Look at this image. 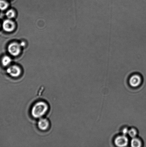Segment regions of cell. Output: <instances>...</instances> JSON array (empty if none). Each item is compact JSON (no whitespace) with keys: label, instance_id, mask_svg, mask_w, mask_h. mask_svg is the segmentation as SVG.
<instances>
[{"label":"cell","instance_id":"cell-1","mask_svg":"<svg viewBox=\"0 0 146 147\" xmlns=\"http://www.w3.org/2000/svg\"><path fill=\"white\" fill-rule=\"evenodd\" d=\"M49 109L48 104L42 101L36 102L32 107L31 114L35 119H41L46 115Z\"/></svg>","mask_w":146,"mask_h":147},{"label":"cell","instance_id":"cell-2","mask_svg":"<svg viewBox=\"0 0 146 147\" xmlns=\"http://www.w3.org/2000/svg\"><path fill=\"white\" fill-rule=\"evenodd\" d=\"M20 44L16 42H13L10 44L8 47V51L10 54L16 57L19 55L21 52Z\"/></svg>","mask_w":146,"mask_h":147},{"label":"cell","instance_id":"cell-3","mask_svg":"<svg viewBox=\"0 0 146 147\" xmlns=\"http://www.w3.org/2000/svg\"><path fill=\"white\" fill-rule=\"evenodd\" d=\"M7 72L11 77L17 78L21 74V71L19 67L17 65H12L8 67Z\"/></svg>","mask_w":146,"mask_h":147},{"label":"cell","instance_id":"cell-4","mask_svg":"<svg viewBox=\"0 0 146 147\" xmlns=\"http://www.w3.org/2000/svg\"><path fill=\"white\" fill-rule=\"evenodd\" d=\"M15 25L13 22L9 20H7L4 21L3 24V28L4 31L7 32H11L15 28Z\"/></svg>","mask_w":146,"mask_h":147},{"label":"cell","instance_id":"cell-5","mask_svg":"<svg viewBox=\"0 0 146 147\" xmlns=\"http://www.w3.org/2000/svg\"><path fill=\"white\" fill-rule=\"evenodd\" d=\"M128 143V140L125 135L119 136L116 138L115 144L119 147L127 146Z\"/></svg>","mask_w":146,"mask_h":147},{"label":"cell","instance_id":"cell-6","mask_svg":"<svg viewBox=\"0 0 146 147\" xmlns=\"http://www.w3.org/2000/svg\"><path fill=\"white\" fill-rule=\"evenodd\" d=\"M50 123L48 119L41 118L38 122V126L40 130L46 131L49 128Z\"/></svg>","mask_w":146,"mask_h":147},{"label":"cell","instance_id":"cell-7","mask_svg":"<svg viewBox=\"0 0 146 147\" xmlns=\"http://www.w3.org/2000/svg\"><path fill=\"white\" fill-rule=\"evenodd\" d=\"M141 82V77L138 75H134L132 76L129 80L130 84L133 87H135L139 86Z\"/></svg>","mask_w":146,"mask_h":147},{"label":"cell","instance_id":"cell-8","mask_svg":"<svg viewBox=\"0 0 146 147\" xmlns=\"http://www.w3.org/2000/svg\"><path fill=\"white\" fill-rule=\"evenodd\" d=\"M131 146L133 147H139L141 145V142L139 139L135 138L131 141Z\"/></svg>","mask_w":146,"mask_h":147},{"label":"cell","instance_id":"cell-9","mask_svg":"<svg viewBox=\"0 0 146 147\" xmlns=\"http://www.w3.org/2000/svg\"><path fill=\"white\" fill-rule=\"evenodd\" d=\"M11 61V59L9 57L7 56H5L3 57L1 62H2L3 66L6 67V66L9 65Z\"/></svg>","mask_w":146,"mask_h":147},{"label":"cell","instance_id":"cell-10","mask_svg":"<svg viewBox=\"0 0 146 147\" xmlns=\"http://www.w3.org/2000/svg\"><path fill=\"white\" fill-rule=\"evenodd\" d=\"M8 4L3 0H0V9L4 10L8 8Z\"/></svg>","mask_w":146,"mask_h":147},{"label":"cell","instance_id":"cell-11","mask_svg":"<svg viewBox=\"0 0 146 147\" xmlns=\"http://www.w3.org/2000/svg\"><path fill=\"white\" fill-rule=\"evenodd\" d=\"M6 15L8 18H12L15 16V13L13 10L10 9L7 11Z\"/></svg>","mask_w":146,"mask_h":147},{"label":"cell","instance_id":"cell-12","mask_svg":"<svg viewBox=\"0 0 146 147\" xmlns=\"http://www.w3.org/2000/svg\"><path fill=\"white\" fill-rule=\"evenodd\" d=\"M137 133V131L134 129H132L129 130L128 134L131 137L133 138H135L136 136Z\"/></svg>","mask_w":146,"mask_h":147},{"label":"cell","instance_id":"cell-13","mask_svg":"<svg viewBox=\"0 0 146 147\" xmlns=\"http://www.w3.org/2000/svg\"><path fill=\"white\" fill-rule=\"evenodd\" d=\"M129 130L127 128H125L123 130V133L124 135H125L128 134Z\"/></svg>","mask_w":146,"mask_h":147},{"label":"cell","instance_id":"cell-14","mask_svg":"<svg viewBox=\"0 0 146 147\" xmlns=\"http://www.w3.org/2000/svg\"><path fill=\"white\" fill-rule=\"evenodd\" d=\"M20 45H21V47H22V46H24L25 45V43H24V42H22L21 43V44H20Z\"/></svg>","mask_w":146,"mask_h":147}]
</instances>
